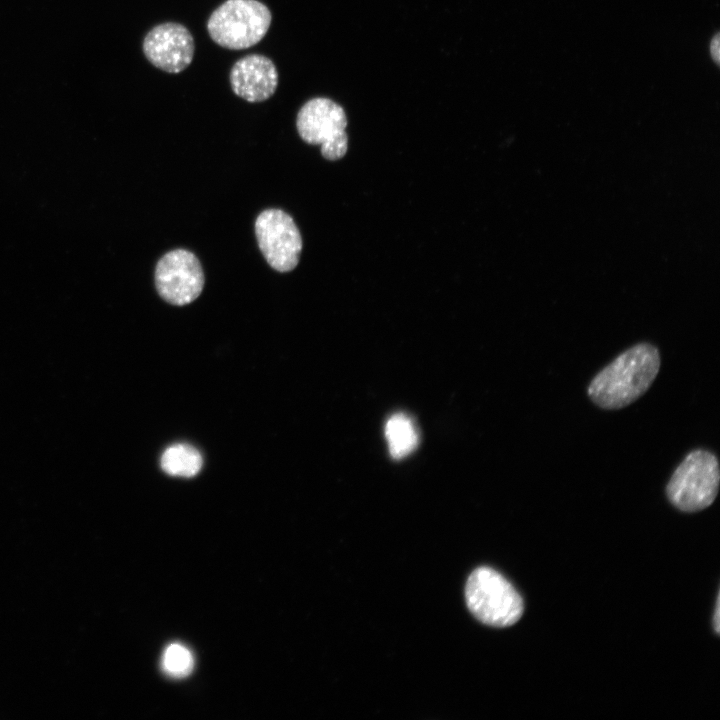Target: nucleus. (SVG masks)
Returning <instances> with one entry per match:
<instances>
[{"mask_svg": "<svg viewBox=\"0 0 720 720\" xmlns=\"http://www.w3.org/2000/svg\"><path fill=\"white\" fill-rule=\"evenodd\" d=\"M660 365L656 346L647 342L635 344L594 376L587 388L588 397L605 410L627 407L650 388Z\"/></svg>", "mask_w": 720, "mask_h": 720, "instance_id": "nucleus-1", "label": "nucleus"}, {"mask_svg": "<svg viewBox=\"0 0 720 720\" xmlns=\"http://www.w3.org/2000/svg\"><path fill=\"white\" fill-rule=\"evenodd\" d=\"M465 599L470 612L483 624L508 627L522 616L524 604L513 585L498 571L479 567L469 576Z\"/></svg>", "mask_w": 720, "mask_h": 720, "instance_id": "nucleus-2", "label": "nucleus"}, {"mask_svg": "<svg viewBox=\"0 0 720 720\" xmlns=\"http://www.w3.org/2000/svg\"><path fill=\"white\" fill-rule=\"evenodd\" d=\"M719 483L716 455L709 450L695 449L675 468L666 485V495L678 510L698 512L714 502Z\"/></svg>", "mask_w": 720, "mask_h": 720, "instance_id": "nucleus-3", "label": "nucleus"}, {"mask_svg": "<svg viewBox=\"0 0 720 720\" xmlns=\"http://www.w3.org/2000/svg\"><path fill=\"white\" fill-rule=\"evenodd\" d=\"M271 22L269 8L258 0H226L211 13L207 30L219 46L241 50L259 43Z\"/></svg>", "mask_w": 720, "mask_h": 720, "instance_id": "nucleus-4", "label": "nucleus"}, {"mask_svg": "<svg viewBox=\"0 0 720 720\" xmlns=\"http://www.w3.org/2000/svg\"><path fill=\"white\" fill-rule=\"evenodd\" d=\"M347 116L341 105L326 97L305 102L296 117L300 137L307 143L321 146V154L337 160L347 152Z\"/></svg>", "mask_w": 720, "mask_h": 720, "instance_id": "nucleus-5", "label": "nucleus"}, {"mask_svg": "<svg viewBox=\"0 0 720 720\" xmlns=\"http://www.w3.org/2000/svg\"><path fill=\"white\" fill-rule=\"evenodd\" d=\"M258 246L267 263L276 271L293 270L302 251V237L293 218L280 209H266L255 221Z\"/></svg>", "mask_w": 720, "mask_h": 720, "instance_id": "nucleus-6", "label": "nucleus"}, {"mask_svg": "<svg viewBox=\"0 0 720 720\" xmlns=\"http://www.w3.org/2000/svg\"><path fill=\"white\" fill-rule=\"evenodd\" d=\"M155 285L166 302L178 306L191 303L204 286V273L198 258L185 249L166 253L156 265Z\"/></svg>", "mask_w": 720, "mask_h": 720, "instance_id": "nucleus-7", "label": "nucleus"}, {"mask_svg": "<svg viewBox=\"0 0 720 720\" xmlns=\"http://www.w3.org/2000/svg\"><path fill=\"white\" fill-rule=\"evenodd\" d=\"M143 53L156 68L168 73H180L192 62L194 40L182 24L165 22L153 27L144 37Z\"/></svg>", "mask_w": 720, "mask_h": 720, "instance_id": "nucleus-8", "label": "nucleus"}, {"mask_svg": "<svg viewBox=\"0 0 720 720\" xmlns=\"http://www.w3.org/2000/svg\"><path fill=\"white\" fill-rule=\"evenodd\" d=\"M233 92L248 102L269 99L278 85V71L271 59L260 54H250L235 62L230 71Z\"/></svg>", "mask_w": 720, "mask_h": 720, "instance_id": "nucleus-9", "label": "nucleus"}, {"mask_svg": "<svg viewBox=\"0 0 720 720\" xmlns=\"http://www.w3.org/2000/svg\"><path fill=\"white\" fill-rule=\"evenodd\" d=\"M200 452L188 444H174L162 454L160 464L162 470L171 476L190 478L199 473L202 467Z\"/></svg>", "mask_w": 720, "mask_h": 720, "instance_id": "nucleus-10", "label": "nucleus"}, {"mask_svg": "<svg viewBox=\"0 0 720 720\" xmlns=\"http://www.w3.org/2000/svg\"><path fill=\"white\" fill-rule=\"evenodd\" d=\"M385 437L390 454L396 459L410 454L418 442V434L413 422L403 414H395L387 420Z\"/></svg>", "mask_w": 720, "mask_h": 720, "instance_id": "nucleus-11", "label": "nucleus"}, {"mask_svg": "<svg viewBox=\"0 0 720 720\" xmlns=\"http://www.w3.org/2000/svg\"><path fill=\"white\" fill-rule=\"evenodd\" d=\"M193 664L191 652L180 644L169 645L163 653L162 669L170 677H186L191 673Z\"/></svg>", "mask_w": 720, "mask_h": 720, "instance_id": "nucleus-12", "label": "nucleus"}, {"mask_svg": "<svg viewBox=\"0 0 720 720\" xmlns=\"http://www.w3.org/2000/svg\"><path fill=\"white\" fill-rule=\"evenodd\" d=\"M719 50H720V38H719V33H717V34L712 38V41H711V44H710L711 56H712V58L714 59V61L716 62V64H719V58H720V52H719Z\"/></svg>", "mask_w": 720, "mask_h": 720, "instance_id": "nucleus-13", "label": "nucleus"}, {"mask_svg": "<svg viewBox=\"0 0 720 720\" xmlns=\"http://www.w3.org/2000/svg\"><path fill=\"white\" fill-rule=\"evenodd\" d=\"M713 621H714L715 631H716V633H719V623H720V621H719V597L717 598L716 609H715Z\"/></svg>", "mask_w": 720, "mask_h": 720, "instance_id": "nucleus-14", "label": "nucleus"}]
</instances>
